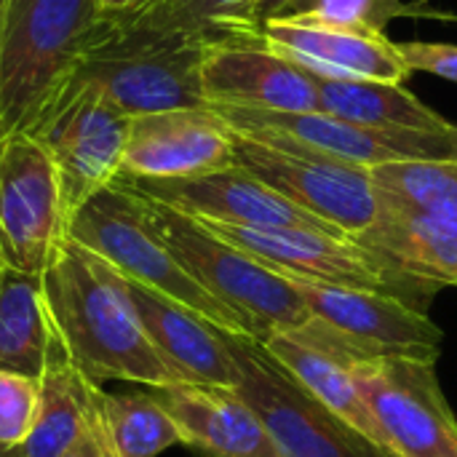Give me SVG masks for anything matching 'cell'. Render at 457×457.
<instances>
[{
    "label": "cell",
    "instance_id": "1",
    "mask_svg": "<svg viewBox=\"0 0 457 457\" xmlns=\"http://www.w3.org/2000/svg\"><path fill=\"white\" fill-rule=\"evenodd\" d=\"M40 284L51 327L91 383L126 380L147 388L182 383L139 327L99 257L64 238Z\"/></svg>",
    "mask_w": 457,
    "mask_h": 457
},
{
    "label": "cell",
    "instance_id": "2",
    "mask_svg": "<svg viewBox=\"0 0 457 457\" xmlns=\"http://www.w3.org/2000/svg\"><path fill=\"white\" fill-rule=\"evenodd\" d=\"M204 43L187 32L139 24L134 16L102 13L64 88H96L129 118L209 107L201 88Z\"/></svg>",
    "mask_w": 457,
    "mask_h": 457
},
{
    "label": "cell",
    "instance_id": "3",
    "mask_svg": "<svg viewBox=\"0 0 457 457\" xmlns=\"http://www.w3.org/2000/svg\"><path fill=\"white\" fill-rule=\"evenodd\" d=\"M96 0H8L0 24V139L27 134L62 94L91 32Z\"/></svg>",
    "mask_w": 457,
    "mask_h": 457
},
{
    "label": "cell",
    "instance_id": "4",
    "mask_svg": "<svg viewBox=\"0 0 457 457\" xmlns=\"http://www.w3.org/2000/svg\"><path fill=\"white\" fill-rule=\"evenodd\" d=\"M147 209L177 262L241 321L246 337L265 343L268 337L297 329L313 319L305 297L289 278L273 273L187 214L153 201H147Z\"/></svg>",
    "mask_w": 457,
    "mask_h": 457
},
{
    "label": "cell",
    "instance_id": "5",
    "mask_svg": "<svg viewBox=\"0 0 457 457\" xmlns=\"http://www.w3.org/2000/svg\"><path fill=\"white\" fill-rule=\"evenodd\" d=\"M67 238L112 265L126 278L177 300L212 327L244 335L241 321L177 262L150 220L147 201L120 182L99 190L72 212Z\"/></svg>",
    "mask_w": 457,
    "mask_h": 457
},
{
    "label": "cell",
    "instance_id": "6",
    "mask_svg": "<svg viewBox=\"0 0 457 457\" xmlns=\"http://www.w3.org/2000/svg\"><path fill=\"white\" fill-rule=\"evenodd\" d=\"M236 391L262 420L281 457H394L308 394L262 343L220 329Z\"/></svg>",
    "mask_w": 457,
    "mask_h": 457
},
{
    "label": "cell",
    "instance_id": "7",
    "mask_svg": "<svg viewBox=\"0 0 457 457\" xmlns=\"http://www.w3.org/2000/svg\"><path fill=\"white\" fill-rule=\"evenodd\" d=\"M201 225L289 281L380 292L399 297L418 311H426L436 292V287L407 276L380 252L353 238L305 228H241L222 222Z\"/></svg>",
    "mask_w": 457,
    "mask_h": 457
},
{
    "label": "cell",
    "instance_id": "8",
    "mask_svg": "<svg viewBox=\"0 0 457 457\" xmlns=\"http://www.w3.org/2000/svg\"><path fill=\"white\" fill-rule=\"evenodd\" d=\"M233 147L241 169L348 238H359L378 220L380 198L370 169L273 134L233 131Z\"/></svg>",
    "mask_w": 457,
    "mask_h": 457
},
{
    "label": "cell",
    "instance_id": "9",
    "mask_svg": "<svg viewBox=\"0 0 457 457\" xmlns=\"http://www.w3.org/2000/svg\"><path fill=\"white\" fill-rule=\"evenodd\" d=\"M54 161L67 217L123 169L129 115L96 88H64L27 131Z\"/></svg>",
    "mask_w": 457,
    "mask_h": 457
},
{
    "label": "cell",
    "instance_id": "10",
    "mask_svg": "<svg viewBox=\"0 0 457 457\" xmlns=\"http://www.w3.org/2000/svg\"><path fill=\"white\" fill-rule=\"evenodd\" d=\"M67 209L46 147L29 134L0 139V262L43 276L67 238Z\"/></svg>",
    "mask_w": 457,
    "mask_h": 457
},
{
    "label": "cell",
    "instance_id": "11",
    "mask_svg": "<svg viewBox=\"0 0 457 457\" xmlns=\"http://www.w3.org/2000/svg\"><path fill=\"white\" fill-rule=\"evenodd\" d=\"M361 399L396 457H457V420L436 361L364 359L353 364Z\"/></svg>",
    "mask_w": 457,
    "mask_h": 457
},
{
    "label": "cell",
    "instance_id": "12",
    "mask_svg": "<svg viewBox=\"0 0 457 457\" xmlns=\"http://www.w3.org/2000/svg\"><path fill=\"white\" fill-rule=\"evenodd\" d=\"M214 110L233 131L284 137L364 169L391 161H412V158H457V126L447 134H428V131L372 129L353 120H343L321 110H311V112H265V110H238V107H214Z\"/></svg>",
    "mask_w": 457,
    "mask_h": 457
},
{
    "label": "cell",
    "instance_id": "13",
    "mask_svg": "<svg viewBox=\"0 0 457 457\" xmlns=\"http://www.w3.org/2000/svg\"><path fill=\"white\" fill-rule=\"evenodd\" d=\"M308 303L313 319L332 327L364 359H418L439 361L445 332L426 311L410 303L345 287L292 281Z\"/></svg>",
    "mask_w": 457,
    "mask_h": 457
},
{
    "label": "cell",
    "instance_id": "14",
    "mask_svg": "<svg viewBox=\"0 0 457 457\" xmlns=\"http://www.w3.org/2000/svg\"><path fill=\"white\" fill-rule=\"evenodd\" d=\"M123 187L131 193L169 206L179 214H187L201 222H222L241 228H305L329 236H343L337 228L300 209L262 179L241 169L238 163L222 171L185 177V179H137L118 177Z\"/></svg>",
    "mask_w": 457,
    "mask_h": 457
},
{
    "label": "cell",
    "instance_id": "15",
    "mask_svg": "<svg viewBox=\"0 0 457 457\" xmlns=\"http://www.w3.org/2000/svg\"><path fill=\"white\" fill-rule=\"evenodd\" d=\"M201 88L209 107L265 112L319 110L316 75L265 46L260 35H222L204 43Z\"/></svg>",
    "mask_w": 457,
    "mask_h": 457
},
{
    "label": "cell",
    "instance_id": "16",
    "mask_svg": "<svg viewBox=\"0 0 457 457\" xmlns=\"http://www.w3.org/2000/svg\"><path fill=\"white\" fill-rule=\"evenodd\" d=\"M236 166L233 131L214 107H179L129 118L120 177L185 179Z\"/></svg>",
    "mask_w": 457,
    "mask_h": 457
},
{
    "label": "cell",
    "instance_id": "17",
    "mask_svg": "<svg viewBox=\"0 0 457 457\" xmlns=\"http://www.w3.org/2000/svg\"><path fill=\"white\" fill-rule=\"evenodd\" d=\"M268 48L287 56L316 78L394 80L404 83L412 70L386 32H364L295 16H273L260 24Z\"/></svg>",
    "mask_w": 457,
    "mask_h": 457
},
{
    "label": "cell",
    "instance_id": "18",
    "mask_svg": "<svg viewBox=\"0 0 457 457\" xmlns=\"http://www.w3.org/2000/svg\"><path fill=\"white\" fill-rule=\"evenodd\" d=\"M262 345L327 410H332L361 436L391 453L383 428L378 426L375 415L370 412L353 380V364L361 359L332 327H327L319 319H311L297 329L268 337Z\"/></svg>",
    "mask_w": 457,
    "mask_h": 457
},
{
    "label": "cell",
    "instance_id": "19",
    "mask_svg": "<svg viewBox=\"0 0 457 457\" xmlns=\"http://www.w3.org/2000/svg\"><path fill=\"white\" fill-rule=\"evenodd\" d=\"M104 268L161 359L182 383L236 388V367L217 327H212L177 300L126 278L112 265L104 262Z\"/></svg>",
    "mask_w": 457,
    "mask_h": 457
},
{
    "label": "cell",
    "instance_id": "20",
    "mask_svg": "<svg viewBox=\"0 0 457 457\" xmlns=\"http://www.w3.org/2000/svg\"><path fill=\"white\" fill-rule=\"evenodd\" d=\"M150 391L177 423L185 447L206 457H281L236 388L171 383Z\"/></svg>",
    "mask_w": 457,
    "mask_h": 457
},
{
    "label": "cell",
    "instance_id": "21",
    "mask_svg": "<svg viewBox=\"0 0 457 457\" xmlns=\"http://www.w3.org/2000/svg\"><path fill=\"white\" fill-rule=\"evenodd\" d=\"M353 241L380 252L423 284L457 287V214L434 217L380 204L372 228Z\"/></svg>",
    "mask_w": 457,
    "mask_h": 457
},
{
    "label": "cell",
    "instance_id": "22",
    "mask_svg": "<svg viewBox=\"0 0 457 457\" xmlns=\"http://www.w3.org/2000/svg\"><path fill=\"white\" fill-rule=\"evenodd\" d=\"M91 383L67 353L62 337L51 327L43 372L37 378V418L29 439L21 447L24 457H59L86 428L94 415Z\"/></svg>",
    "mask_w": 457,
    "mask_h": 457
},
{
    "label": "cell",
    "instance_id": "23",
    "mask_svg": "<svg viewBox=\"0 0 457 457\" xmlns=\"http://www.w3.org/2000/svg\"><path fill=\"white\" fill-rule=\"evenodd\" d=\"M319 110L372 129L447 134L455 129L442 112L420 102L404 83L316 78Z\"/></svg>",
    "mask_w": 457,
    "mask_h": 457
},
{
    "label": "cell",
    "instance_id": "24",
    "mask_svg": "<svg viewBox=\"0 0 457 457\" xmlns=\"http://www.w3.org/2000/svg\"><path fill=\"white\" fill-rule=\"evenodd\" d=\"M51 340L40 276L0 262V372L37 380Z\"/></svg>",
    "mask_w": 457,
    "mask_h": 457
},
{
    "label": "cell",
    "instance_id": "25",
    "mask_svg": "<svg viewBox=\"0 0 457 457\" xmlns=\"http://www.w3.org/2000/svg\"><path fill=\"white\" fill-rule=\"evenodd\" d=\"M94 407L115 457H158L182 445L177 423L153 394H107L96 386Z\"/></svg>",
    "mask_w": 457,
    "mask_h": 457
},
{
    "label": "cell",
    "instance_id": "26",
    "mask_svg": "<svg viewBox=\"0 0 457 457\" xmlns=\"http://www.w3.org/2000/svg\"><path fill=\"white\" fill-rule=\"evenodd\" d=\"M380 204L434 217L457 214V158H412L370 169Z\"/></svg>",
    "mask_w": 457,
    "mask_h": 457
},
{
    "label": "cell",
    "instance_id": "27",
    "mask_svg": "<svg viewBox=\"0 0 457 457\" xmlns=\"http://www.w3.org/2000/svg\"><path fill=\"white\" fill-rule=\"evenodd\" d=\"M254 0H155L134 16L155 29H177L204 40L222 35H260L252 21Z\"/></svg>",
    "mask_w": 457,
    "mask_h": 457
},
{
    "label": "cell",
    "instance_id": "28",
    "mask_svg": "<svg viewBox=\"0 0 457 457\" xmlns=\"http://www.w3.org/2000/svg\"><path fill=\"white\" fill-rule=\"evenodd\" d=\"M407 13H415V8H410L404 0H292L278 16L311 19L364 32H386L394 19Z\"/></svg>",
    "mask_w": 457,
    "mask_h": 457
},
{
    "label": "cell",
    "instance_id": "29",
    "mask_svg": "<svg viewBox=\"0 0 457 457\" xmlns=\"http://www.w3.org/2000/svg\"><path fill=\"white\" fill-rule=\"evenodd\" d=\"M37 418V380L0 372V450H21Z\"/></svg>",
    "mask_w": 457,
    "mask_h": 457
},
{
    "label": "cell",
    "instance_id": "30",
    "mask_svg": "<svg viewBox=\"0 0 457 457\" xmlns=\"http://www.w3.org/2000/svg\"><path fill=\"white\" fill-rule=\"evenodd\" d=\"M412 72H428L442 80L457 83V43L442 40H404L396 43Z\"/></svg>",
    "mask_w": 457,
    "mask_h": 457
},
{
    "label": "cell",
    "instance_id": "31",
    "mask_svg": "<svg viewBox=\"0 0 457 457\" xmlns=\"http://www.w3.org/2000/svg\"><path fill=\"white\" fill-rule=\"evenodd\" d=\"M96 394V391H94ZM59 457H115L110 450V442L102 431V423L96 418V407H94V415L91 420L86 423V428L80 431V436L62 453Z\"/></svg>",
    "mask_w": 457,
    "mask_h": 457
},
{
    "label": "cell",
    "instance_id": "32",
    "mask_svg": "<svg viewBox=\"0 0 457 457\" xmlns=\"http://www.w3.org/2000/svg\"><path fill=\"white\" fill-rule=\"evenodd\" d=\"M155 0H96L99 13L107 16H126V13H139L147 5H153Z\"/></svg>",
    "mask_w": 457,
    "mask_h": 457
},
{
    "label": "cell",
    "instance_id": "33",
    "mask_svg": "<svg viewBox=\"0 0 457 457\" xmlns=\"http://www.w3.org/2000/svg\"><path fill=\"white\" fill-rule=\"evenodd\" d=\"M289 3H292V0H254V5H252V21H254V27L260 29V24H262L265 19L278 16Z\"/></svg>",
    "mask_w": 457,
    "mask_h": 457
},
{
    "label": "cell",
    "instance_id": "34",
    "mask_svg": "<svg viewBox=\"0 0 457 457\" xmlns=\"http://www.w3.org/2000/svg\"><path fill=\"white\" fill-rule=\"evenodd\" d=\"M0 457H24V455H21V450H11V453L0 450Z\"/></svg>",
    "mask_w": 457,
    "mask_h": 457
},
{
    "label": "cell",
    "instance_id": "35",
    "mask_svg": "<svg viewBox=\"0 0 457 457\" xmlns=\"http://www.w3.org/2000/svg\"><path fill=\"white\" fill-rule=\"evenodd\" d=\"M5 3H8V0H0V24H3V13H5Z\"/></svg>",
    "mask_w": 457,
    "mask_h": 457
}]
</instances>
